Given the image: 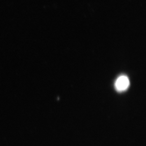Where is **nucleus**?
<instances>
[{
	"mask_svg": "<svg viewBox=\"0 0 146 146\" xmlns=\"http://www.w3.org/2000/svg\"><path fill=\"white\" fill-rule=\"evenodd\" d=\"M130 84V82L127 77L125 76H120L116 80L115 83V87L119 91H122L127 89Z\"/></svg>",
	"mask_w": 146,
	"mask_h": 146,
	"instance_id": "nucleus-1",
	"label": "nucleus"
}]
</instances>
